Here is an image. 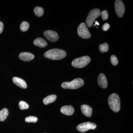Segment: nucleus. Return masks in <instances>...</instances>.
Returning <instances> with one entry per match:
<instances>
[{"label":"nucleus","instance_id":"17","mask_svg":"<svg viewBox=\"0 0 133 133\" xmlns=\"http://www.w3.org/2000/svg\"><path fill=\"white\" fill-rule=\"evenodd\" d=\"M8 114V111L7 108H4L2 109L0 111V121H4L6 118Z\"/></svg>","mask_w":133,"mask_h":133},{"label":"nucleus","instance_id":"19","mask_svg":"<svg viewBox=\"0 0 133 133\" xmlns=\"http://www.w3.org/2000/svg\"><path fill=\"white\" fill-rule=\"evenodd\" d=\"M100 51L101 52H107L109 50V45L107 43L101 44L99 46Z\"/></svg>","mask_w":133,"mask_h":133},{"label":"nucleus","instance_id":"3","mask_svg":"<svg viewBox=\"0 0 133 133\" xmlns=\"http://www.w3.org/2000/svg\"><path fill=\"white\" fill-rule=\"evenodd\" d=\"M84 84V81L82 79H75L70 82H65L62 83L61 86L64 89H76L83 86Z\"/></svg>","mask_w":133,"mask_h":133},{"label":"nucleus","instance_id":"25","mask_svg":"<svg viewBox=\"0 0 133 133\" xmlns=\"http://www.w3.org/2000/svg\"><path fill=\"white\" fill-rule=\"evenodd\" d=\"M110 28V25L108 23H105L103 25L102 27V29L104 31H106L109 29Z\"/></svg>","mask_w":133,"mask_h":133},{"label":"nucleus","instance_id":"15","mask_svg":"<svg viewBox=\"0 0 133 133\" xmlns=\"http://www.w3.org/2000/svg\"><path fill=\"white\" fill-rule=\"evenodd\" d=\"M34 45L40 48H45L48 45V43L44 38L42 37H38L35 39L33 42Z\"/></svg>","mask_w":133,"mask_h":133},{"label":"nucleus","instance_id":"20","mask_svg":"<svg viewBox=\"0 0 133 133\" xmlns=\"http://www.w3.org/2000/svg\"><path fill=\"white\" fill-rule=\"evenodd\" d=\"M25 121L28 123H36L38 121V118L36 116H29L26 117Z\"/></svg>","mask_w":133,"mask_h":133},{"label":"nucleus","instance_id":"24","mask_svg":"<svg viewBox=\"0 0 133 133\" xmlns=\"http://www.w3.org/2000/svg\"><path fill=\"white\" fill-rule=\"evenodd\" d=\"M103 21H105L108 19V12L107 10H105L101 12L100 15Z\"/></svg>","mask_w":133,"mask_h":133},{"label":"nucleus","instance_id":"21","mask_svg":"<svg viewBox=\"0 0 133 133\" xmlns=\"http://www.w3.org/2000/svg\"><path fill=\"white\" fill-rule=\"evenodd\" d=\"M29 27V24L28 23L26 22H23L21 23L20 28L22 31H26L28 30Z\"/></svg>","mask_w":133,"mask_h":133},{"label":"nucleus","instance_id":"18","mask_svg":"<svg viewBox=\"0 0 133 133\" xmlns=\"http://www.w3.org/2000/svg\"><path fill=\"white\" fill-rule=\"evenodd\" d=\"M34 12L37 16L41 17L43 15L44 9L42 8L37 6L34 9Z\"/></svg>","mask_w":133,"mask_h":133},{"label":"nucleus","instance_id":"2","mask_svg":"<svg viewBox=\"0 0 133 133\" xmlns=\"http://www.w3.org/2000/svg\"><path fill=\"white\" fill-rule=\"evenodd\" d=\"M108 102L109 107L114 112H117L120 110V100L118 94L113 93L109 95Z\"/></svg>","mask_w":133,"mask_h":133},{"label":"nucleus","instance_id":"8","mask_svg":"<svg viewBox=\"0 0 133 133\" xmlns=\"http://www.w3.org/2000/svg\"><path fill=\"white\" fill-rule=\"evenodd\" d=\"M115 12L118 16L122 17L124 16L125 11V7L124 3L121 0H117L115 2Z\"/></svg>","mask_w":133,"mask_h":133},{"label":"nucleus","instance_id":"1","mask_svg":"<svg viewBox=\"0 0 133 133\" xmlns=\"http://www.w3.org/2000/svg\"><path fill=\"white\" fill-rule=\"evenodd\" d=\"M66 55V52L63 50L55 49L49 50L44 53L45 57L52 60H59L64 58Z\"/></svg>","mask_w":133,"mask_h":133},{"label":"nucleus","instance_id":"14","mask_svg":"<svg viewBox=\"0 0 133 133\" xmlns=\"http://www.w3.org/2000/svg\"><path fill=\"white\" fill-rule=\"evenodd\" d=\"M12 80L15 84L20 88L25 89L27 87L26 82L22 78L17 77H14L12 79Z\"/></svg>","mask_w":133,"mask_h":133},{"label":"nucleus","instance_id":"10","mask_svg":"<svg viewBox=\"0 0 133 133\" xmlns=\"http://www.w3.org/2000/svg\"><path fill=\"white\" fill-rule=\"evenodd\" d=\"M98 83L99 85L103 88H106L108 86V82L106 77L104 74L101 73L99 75L98 78Z\"/></svg>","mask_w":133,"mask_h":133},{"label":"nucleus","instance_id":"27","mask_svg":"<svg viewBox=\"0 0 133 133\" xmlns=\"http://www.w3.org/2000/svg\"><path fill=\"white\" fill-rule=\"evenodd\" d=\"M95 25H98V26H99V23H98V22L97 21H95Z\"/></svg>","mask_w":133,"mask_h":133},{"label":"nucleus","instance_id":"7","mask_svg":"<svg viewBox=\"0 0 133 133\" xmlns=\"http://www.w3.org/2000/svg\"><path fill=\"white\" fill-rule=\"evenodd\" d=\"M96 128L97 125L95 123L88 122L79 124L77 126V129L79 132H84L90 129L94 130Z\"/></svg>","mask_w":133,"mask_h":133},{"label":"nucleus","instance_id":"12","mask_svg":"<svg viewBox=\"0 0 133 133\" xmlns=\"http://www.w3.org/2000/svg\"><path fill=\"white\" fill-rule=\"evenodd\" d=\"M81 109L82 113L87 117L91 116L92 112V109L90 106L87 105H83L81 106Z\"/></svg>","mask_w":133,"mask_h":133},{"label":"nucleus","instance_id":"26","mask_svg":"<svg viewBox=\"0 0 133 133\" xmlns=\"http://www.w3.org/2000/svg\"><path fill=\"white\" fill-rule=\"evenodd\" d=\"M4 25L3 23L2 22H0V34L2 33L3 31Z\"/></svg>","mask_w":133,"mask_h":133},{"label":"nucleus","instance_id":"22","mask_svg":"<svg viewBox=\"0 0 133 133\" xmlns=\"http://www.w3.org/2000/svg\"><path fill=\"white\" fill-rule=\"evenodd\" d=\"M19 108L21 110H24L28 109L29 105L28 103L23 101H21L19 103Z\"/></svg>","mask_w":133,"mask_h":133},{"label":"nucleus","instance_id":"5","mask_svg":"<svg viewBox=\"0 0 133 133\" xmlns=\"http://www.w3.org/2000/svg\"><path fill=\"white\" fill-rule=\"evenodd\" d=\"M100 10L98 9H95L91 10L85 21L88 27L90 28L92 26L95 19L100 15Z\"/></svg>","mask_w":133,"mask_h":133},{"label":"nucleus","instance_id":"16","mask_svg":"<svg viewBox=\"0 0 133 133\" xmlns=\"http://www.w3.org/2000/svg\"><path fill=\"white\" fill-rule=\"evenodd\" d=\"M57 99L56 95L52 94L47 96L43 100L44 104L45 105L49 104L50 103L55 102Z\"/></svg>","mask_w":133,"mask_h":133},{"label":"nucleus","instance_id":"28","mask_svg":"<svg viewBox=\"0 0 133 133\" xmlns=\"http://www.w3.org/2000/svg\"></svg>","mask_w":133,"mask_h":133},{"label":"nucleus","instance_id":"11","mask_svg":"<svg viewBox=\"0 0 133 133\" xmlns=\"http://www.w3.org/2000/svg\"><path fill=\"white\" fill-rule=\"evenodd\" d=\"M60 111L63 114L70 116L74 114V109L72 106L65 105L61 108Z\"/></svg>","mask_w":133,"mask_h":133},{"label":"nucleus","instance_id":"23","mask_svg":"<svg viewBox=\"0 0 133 133\" xmlns=\"http://www.w3.org/2000/svg\"><path fill=\"white\" fill-rule=\"evenodd\" d=\"M110 60L112 64L114 66L117 65L118 63V60L116 56L112 55L110 58Z\"/></svg>","mask_w":133,"mask_h":133},{"label":"nucleus","instance_id":"9","mask_svg":"<svg viewBox=\"0 0 133 133\" xmlns=\"http://www.w3.org/2000/svg\"><path fill=\"white\" fill-rule=\"evenodd\" d=\"M44 35L48 40L51 42H56L59 38V36L56 31L51 30H46L44 32Z\"/></svg>","mask_w":133,"mask_h":133},{"label":"nucleus","instance_id":"13","mask_svg":"<svg viewBox=\"0 0 133 133\" xmlns=\"http://www.w3.org/2000/svg\"><path fill=\"white\" fill-rule=\"evenodd\" d=\"M19 58L22 60L29 62L34 59L35 56L30 52H22L19 55Z\"/></svg>","mask_w":133,"mask_h":133},{"label":"nucleus","instance_id":"4","mask_svg":"<svg viewBox=\"0 0 133 133\" xmlns=\"http://www.w3.org/2000/svg\"><path fill=\"white\" fill-rule=\"evenodd\" d=\"M90 61V58L85 56L74 59L72 62V65L75 68H82L87 65Z\"/></svg>","mask_w":133,"mask_h":133},{"label":"nucleus","instance_id":"6","mask_svg":"<svg viewBox=\"0 0 133 133\" xmlns=\"http://www.w3.org/2000/svg\"><path fill=\"white\" fill-rule=\"evenodd\" d=\"M78 35L84 39H88L91 37L90 33L84 23H82L79 25L77 28Z\"/></svg>","mask_w":133,"mask_h":133}]
</instances>
